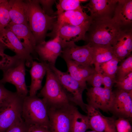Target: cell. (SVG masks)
Returning <instances> with one entry per match:
<instances>
[{"label":"cell","instance_id":"cell-1","mask_svg":"<svg viewBox=\"0 0 132 132\" xmlns=\"http://www.w3.org/2000/svg\"><path fill=\"white\" fill-rule=\"evenodd\" d=\"M25 1L27 5L28 24L37 45L45 41L47 32L53 29L57 15L50 16L46 14L38 0Z\"/></svg>","mask_w":132,"mask_h":132},{"label":"cell","instance_id":"cell-2","mask_svg":"<svg viewBox=\"0 0 132 132\" xmlns=\"http://www.w3.org/2000/svg\"><path fill=\"white\" fill-rule=\"evenodd\" d=\"M122 29L112 18L92 19L84 41L90 45L112 46L115 38Z\"/></svg>","mask_w":132,"mask_h":132},{"label":"cell","instance_id":"cell-3","mask_svg":"<svg viewBox=\"0 0 132 132\" xmlns=\"http://www.w3.org/2000/svg\"><path fill=\"white\" fill-rule=\"evenodd\" d=\"M22 117L28 125H38L49 127L47 104L42 98L36 95L27 96L24 98Z\"/></svg>","mask_w":132,"mask_h":132},{"label":"cell","instance_id":"cell-4","mask_svg":"<svg viewBox=\"0 0 132 132\" xmlns=\"http://www.w3.org/2000/svg\"><path fill=\"white\" fill-rule=\"evenodd\" d=\"M47 105L50 132H71L75 105L71 103Z\"/></svg>","mask_w":132,"mask_h":132},{"label":"cell","instance_id":"cell-5","mask_svg":"<svg viewBox=\"0 0 132 132\" xmlns=\"http://www.w3.org/2000/svg\"><path fill=\"white\" fill-rule=\"evenodd\" d=\"M48 66L58 78L69 102L79 107L87 113V104L83 101L82 94L87 87L74 79L67 72L61 71L55 66Z\"/></svg>","mask_w":132,"mask_h":132},{"label":"cell","instance_id":"cell-6","mask_svg":"<svg viewBox=\"0 0 132 132\" xmlns=\"http://www.w3.org/2000/svg\"><path fill=\"white\" fill-rule=\"evenodd\" d=\"M46 74L45 84L41 90L39 96L42 97L48 105L70 103L58 78L48 65Z\"/></svg>","mask_w":132,"mask_h":132},{"label":"cell","instance_id":"cell-7","mask_svg":"<svg viewBox=\"0 0 132 132\" xmlns=\"http://www.w3.org/2000/svg\"><path fill=\"white\" fill-rule=\"evenodd\" d=\"M60 40L62 46V51L60 56L64 59L70 60L84 66H92L93 52L91 46L86 44L79 46L74 42Z\"/></svg>","mask_w":132,"mask_h":132},{"label":"cell","instance_id":"cell-8","mask_svg":"<svg viewBox=\"0 0 132 132\" xmlns=\"http://www.w3.org/2000/svg\"><path fill=\"white\" fill-rule=\"evenodd\" d=\"M25 61L20 59L13 65L3 71L2 78L0 82L4 84L9 83L16 87L17 94L24 98L27 96L28 90L25 79Z\"/></svg>","mask_w":132,"mask_h":132},{"label":"cell","instance_id":"cell-9","mask_svg":"<svg viewBox=\"0 0 132 132\" xmlns=\"http://www.w3.org/2000/svg\"><path fill=\"white\" fill-rule=\"evenodd\" d=\"M24 98L16 92L11 101L0 108V132H5L14 123L22 118Z\"/></svg>","mask_w":132,"mask_h":132},{"label":"cell","instance_id":"cell-10","mask_svg":"<svg viewBox=\"0 0 132 132\" xmlns=\"http://www.w3.org/2000/svg\"><path fill=\"white\" fill-rule=\"evenodd\" d=\"M91 18L81 24L78 25H65L53 29L47 33L46 36L51 39L58 36L60 39L65 42H75L84 41L86 33L91 21Z\"/></svg>","mask_w":132,"mask_h":132},{"label":"cell","instance_id":"cell-11","mask_svg":"<svg viewBox=\"0 0 132 132\" xmlns=\"http://www.w3.org/2000/svg\"><path fill=\"white\" fill-rule=\"evenodd\" d=\"M86 89L88 105L104 112H110L113 98L112 89L92 87Z\"/></svg>","mask_w":132,"mask_h":132},{"label":"cell","instance_id":"cell-12","mask_svg":"<svg viewBox=\"0 0 132 132\" xmlns=\"http://www.w3.org/2000/svg\"><path fill=\"white\" fill-rule=\"evenodd\" d=\"M113 98L110 112L115 117L132 118V92L117 89L113 91Z\"/></svg>","mask_w":132,"mask_h":132},{"label":"cell","instance_id":"cell-13","mask_svg":"<svg viewBox=\"0 0 132 132\" xmlns=\"http://www.w3.org/2000/svg\"><path fill=\"white\" fill-rule=\"evenodd\" d=\"M35 51L38 56L41 62L49 66H55L58 57L62 51V46L58 36L46 41L37 44Z\"/></svg>","mask_w":132,"mask_h":132},{"label":"cell","instance_id":"cell-14","mask_svg":"<svg viewBox=\"0 0 132 132\" xmlns=\"http://www.w3.org/2000/svg\"><path fill=\"white\" fill-rule=\"evenodd\" d=\"M86 110L90 129L98 132H117L115 125L116 118L114 116H105L99 110L87 104Z\"/></svg>","mask_w":132,"mask_h":132},{"label":"cell","instance_id":"cell-15","mask_svg":"<svg viewBox=\"0 0 132 132\" xmlns=\"http://www.w3.org/2000/svg\"><path fill=\"white\" fill-rule=\"evenodd\" d=\"M118 0H91L82 8L90 12L92 20L112 18Z\"/></svg>","mask_w":132,"mask_h":132},{"label":"cell","instance_id":"cell-16","mask_svg":"<svg viewBox=\"0 0 132 132\" xmlns=\"http://www.w3.org/2000/svg\"><path fill=\"white\" fill-rule=\"evenodd\" d=\"M7 48L14 52L16 55L25 61V65L31 67L33 61L31 54L25 48L14 33L6 27L0 34Z\"/></svg>","mask_w":132,"mask_h":132},{"label":"cell","instance_id":"cell-17","mask_svg":"<svg viewBox=\"0 0 132 132\" xmlns=\"http://www.w3.org/2000/svg\"><path fill=\"white\" fill-rule=\"evenodd\" d=\"M113 53L120 61L131 54L132 28L122 29L117 35L112 46Z\"/></svg>","mask_w":132,"mask_h":132},{"label":"cell","instance_id":"cell-18","mask_svg":"<svg viewBox=\"0 0 132 132\" xmlns=\"http://www.w3.org/2000/svg\"><path fill=\"white\" fill-rule=\"evenodd\" d=\"M6 27L15 35L25 48L31 54H36V41L29 24H15L10 22Z\"/></svg>","mask_w":132,"mask_h":132},{"label":"cell","instance_id":"cell-19","mask_svg":"<svg viewBox=\"0 0 132 132\" xmlns=\"http://www.w3.org/2000/svg\"><path fill=\"white\" fill-rule=\"evenodd\" d=\"M112 19L122 29L132 28V0H118Z\"/></svg>","mask_w":132,"mask_h":132},{"label":"cell","instance_id":"cell-20","mask_svg":"<svg viewBox=\"0 0 132 132\" xmlns=\"http://www.w3.org/2000/svg\"><path fill=\"white\" fill-rule=\"evenodd\" d=\"M90 18L82 8L66 11L57 15V20L52 30L65 25H79Z\"/></svg>","mask_w":132,"mask_h":132},{"label":"cell","instance_id":"cell-21","mask_svg":"<svg viewBox=\"0 0 132 132\" xmlns=\"http://www.w3.org/2000/svg\"><path fill=\"white\" fill-rule=\"evenodd\" d=\"M48 65L45 63L33 62L30 70L31 80L30 86L29 96L36 95L38 91L42 88V82L46 74Z\"/></svg>","mask_w":132,"mask_h":132},{"label":"cell","instance_id":"cell-22","mask_svg":"<svg viewBox=\"0 0 132 132\" xmlns=\"http://www.w3.org/2000/svg\"><path fill=\"white\" fill-rule=\"evenodd\" d=\"M9 15L11 22L28 24L27 5L25 0H8Z\"/></svg>","mask_w":132,"mask_h":132},{"label":"cell","instance_id":"cell-23","mask_svg":"<svg viewBox=\"0 0 132 132\" xmlns=\"http://www.w3.org/2000/svg\"><path fill=\"white\" fill-rule=\"evenodd\" d=\"M67 65V72L74 79L83 86L87 87L86 80L95 70L91 66L79 65L68 59H64Z\"/></svg>","mask_w":132,"mask_h":132},{"label":"cell","instance_id":"cell-24","mask_svg":"<svg viewBox=\"0 0 132 132\" xmlns=\"http://www.w3.org/2000/svg\"><path fill=\"white\" fill-rule=\"evenodd\" d=\"M92 47L93 52V65L94 69L99 71V65L116 58L113 50L112 47L110 45H90Z\"/></svg>","mask_w":132,"mask_h":132},{"label":"cell","instance_id":"cell-25","mask_svg":"<svg viewBox=\"0 0 132 132\" xmlns=\"http://www.w3.org/2000/svg\"><path fill=\"white\" fill-rule=\"evenodd\" d=\"M90 129L87 115L81 114L76 107L75 110L71 127V132H86Z\"/></svg>","mask_w":132,"mask_h":132},{"label":"cell","instance_id":"cell-26","mask_svg":"<svg viewBox=\"0 0 132 132\" xmlns=\"http://www.w3.org/2000/svg\"><path fill=\"white\" fill-rule=\"evenodd\" d=\"M87 0H59L56 4L57 11L55 12L57 15L64 12L78 9L82 8L81 3Z\"/></svg>","mask_w":132,"mask_h":132},{"label":"cell","instance_id":"cell-27","mask_svg":"<svg viewBox=\"0 0 132 132\" xmlns=\"http://www.w3.org/2000/svg\"><path fill=\"white\" fill-rule=\"evenodd\" d=\"M6 48H7L5 45L0 41V69L3 71L11 67L21 59L16 55L10 56L5 54L4 51Z\"/></svg>","mask_w":132,"mask_h":132},{"label":"cell","instance_id":"cell-28","mask_svg":"<svg viewBox=\"0 0 132 132\" xmlns=\"http://www.w3.org/2000/svg\"><path fill=\"white\" fill-rule=\"evenodd\" d=\"M120 61L116 58H114L106 62L100 64L99 66V71L116 79L119 62Z\"/></svg>","mask_w":132,"mask_h":132},{"label":"cell","instance_id":"cell-29","mask_svg":"<svg viewBox=\"0 0 132 132\" xmlns=\"http://www.w3.org/2000/svg\"><path fill=\"white\" fill-rule=\"evenodd\" d=\"M132 72V55L130 54L122 61L118 66L116 75V81L122 80L129 74Z\"/></svg>","mask_w":132,"mask_h":132},{"label":"cell","instance_id":"cell-30","mask_svg":"<svg viewBox=\"0 0 132 132\" xmlns=\"http://www.w3.org/2000/svg\"><path fill=\"white\" fill-rule=\"evenodd\" d=\"M11 21L8 0H0V34Z\"/></svg>","mask_w":132,"mask_h":132},{"label":"cell","instance_id":"cell-31","mask_svg":"<svg viewBox=\"0 0 132 132\" xmlns=\"http://www.w3.org/2000/svg\"><path fill=\"white\" fill-rule=\"evenodd\" d=\"M3 84L0 82V108L7 104L16 93L7 89Z\"/></svg>","mask_w":132,"mask_h":132},{"label":"cell","instance_id":"cell-32","mask_svg":"<svg viewBox=\"0 0 132 132\" xmlns=\"http://www.w3.org/2000/svg\"><path fill=\"white\" fill-rule=\"evenodd\" d=\"M115 86L118 89L128 92H132V72L122 80L116 81Z\"/></svg>","mask_w":132,"mask_h":132},{"label":"cell","instance_id":"cell-33","mask_svg":"<svg viewBox=\"0 0 132 132\" xmlns=\"http://www.w3.org/2000/svg\"><path fill=\"white\" fill-rule=\"evenodd\" d=\"M127 119L119 118L116 119L115 125L117 132H132V127Z\"/></svg>","mask_w":132,"mask_h":132},{"label":"cell","instance_id":"cell-34","mask_svg":"<svg viewBox=\"0 0 132 132\" xmlns=\"http://www.w3.org/2000/svg\"><path fill=\"white\" fill-rule=\"evenodd\" d=\"M28 127L22 118L14 123L5 132H27Z\"/></svg>","mask_w":132,"mask_h":132},{"label":"cell","instance_id":"cell-35","mask_svg":"<svg viewBox=\"0 0 132 132\" xmlns=\"http://www.w3.org/2000/svg\"><path fill=\"white\" fill-rule=\"evenodd\" d=\"M94 87H101L102 84V76L101 73L96 71L87 79L86 82Z\"/></svg>","mask_w":132,"mask_h":132},{"label":"cell","instance_id":"cell-36","mask_svg":"<svg viewBox=\"0 0 132 132\" xmlns=\"http://www.w3.org/2000/svg\"><path fill=\"white\" fill-rule=\"evenodd\" d=\"M44 12L48 15L52 16L56 15L53 9V6L56 1L55 0H38Z\"/></svg>","mask_w":132,"mask_h":132},{"label":"cell","instance_id":"cell-37","mask_svg":"<svg viewBox=\"0 0 132 132\" xmlns=\"http://www.w3.org/2000/svg\"><path fill=\"white\" fill-rule=\"evenodd\" d=\"M102 74V84L104 88L112 89V88L116 81V79L112 78L110 76Z\"/></svg>","mask_w":132,"mask_h":132},{"label":"cell","instance_id":"cell-38","mask_svg":"<svg viewBox=\"0 0 132 132\" xmlns=\"http://www.w3.org/2000/svg\"><path fill=\"white\" fill-rule=\"evenodd\" d=\"M27 132H51L47 127L38 125H29Z\"/></svg>","mask_w":132,"mask_h":132},{"label":"cell","instance_id":"cell-39","mask_svg":"<svg viewBox=\"0 0 132 132\" xmlns=\"http://www.w3.org/2000/svg\"><path fill=\"white\" fill-rule=\"evenodd\" d=\"M0 41L2 43H3L4 44V42L3 41L2 39L0 37Z\"/></svg>","mask_w":132,"mask_h":132},{"label":"cell","instance_id":"cell-40","mask_svg":"<svg viewBox=\"0 0 132 132\" xmlns=\"http://www.w3.org/2000/svg\"><path fill=\"white\" fill-rule=\"evenodd\" d=\"M86 132H98L97 131H94V130H92L91 131H87Z\"/></svg>","mask_w":132,"mask_h":132}]
</instances>
